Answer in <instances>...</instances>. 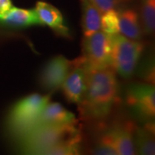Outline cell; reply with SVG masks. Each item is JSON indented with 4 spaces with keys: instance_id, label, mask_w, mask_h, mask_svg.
<instances>
[{
    "instance_id": "obj_6",
    "label": "cell",
    "mask_w": 155,
    "mask_h": 155,
    "mask_svg": "<svg viewBox=\"0 0 155 155\" xmlns=\"http://www.w3.org/2000/svg\"><path fill=\"white\" fill-rule=\"evenodd\" d=\"M126 103L138 117L152 121L155 115V91L153 85L138 84L127 89Z\"/></svg>"
},
{
    "instance_id": "obj_10",
    "label": "cell",
    "mask_w": 155,
    "mask_h": 155,
    "mask_svg": "<svg viewBox=\"0 0 155 155\" xmlns=\"http://www.w3.org/2000/svg\"><path fill=\"white\" fill-rule=\"evenodd\" d=\"M40 124L71 126L77 125V119L73 113L67 110L59 103L49 104L48 102L39 116L37 125Z\"/></svg>"
},
{
    "instance_id": "obj_9",
    "label": "cell",
    "mask_w": 155,
    "mask_h": 155,
    "mask_svg": "<svg viewBox=\"0 0 155 155\" xmlns=\"http://www.w3.org/2000/svg\"><path fill=\"white\" fill-rule=\"evenodd\" d=\"M134 127L130 122L118 123L108 129V133L113 140L118 154L133 155L135 153L134 145Z\"/></svg>"
},
{
    "instance_id": "obj_1",
    "label": "cell",
    "mask_w": 155,
    "mask_h": 155,
    "mask_svg": "<svg viewBox=\"0 0 155 155\" xmlns=\"http://www.w3.org/2000/svg\"><path fill=\"white\" fill-rule=\"evenodd\" d=\"M117 93L118 84L113 67H87L86 90L79 104L82 116L90 120H104L116 104Z\"/></svg>"
},
{
    "instance_id": "obj_8",
    "label": "cell",
    "mask_w": 155,
    "mask_h": 155,
    "mask_svg": "<svg viewBox=\"0 0 155 155\" xmlns=\"http://www.w3.org/2000/svg\"><path fill=\"white\" fill-rule=\"evenodd\" d=\"M73 66V62L64 56H56L50 60L40 74L41 86L46 91H54L61 88L65 78Z\"/></svg>"
},
{
    "instance_id": "obj_15",
    "label": "cell",
    "mask_w": 155,
    "mask_h": 155,
    "mask_svg": "<svg viewBox=\"0 0 155 155\" xmlns=\"http://www.w3.org/2000/svg\"><path fill=\"white\" fill-rule=\"evenodd\" d=\"M81 4L83 33L84 36H89L101 29V12L90 0H81Z\"/></svg>"
},
{
    "instance_id": "obj_16",
    "label": "cell",
    "mask_w": 155,
    "mask_h": 155,
    "mask_svg": "<svg viewBox=\"0 0 155 155\" xmlns=\"http://www.w3.org/2000/svg\"><path fill=\"white\" fill-rule=\"evenodd\" d=\"M142 31L153 34L155 28V0H142L140 6Z\"/></svg>"
},
{
    "instance_id": "obj_5",
    "label": "cell",
    "mask_w": 155,
    "mask_h": 155,
    "mask_svg": "<svg viewBox=\"0 0 155 155\" xmlns=\"http://www.w3.org/2000/svg\"><path fill=\"white\" fill-rule=\"evenodd\" d=\"M83 54L82 57L87 67H112L111 35L99 30L89 36H84Z\"/></svg>"
},
{
    "instance_id": "obj_2",
    "label": "cell",
    "mask_w": 155,
    "mask_h": 155,
    "mask_svg": "<svg viewBox=\"0 0 155 155\" xmlns=\"http://www.w3.org/2000/svg\"><path fill=\"white\" fill-rule=\"evenodd\" d=\"M78 136L80 134L76 125L40 124L19 140L18 143L25 154H47L51 148Z\"/></svg>"
},
{
    "instance_id": "obj_14",
    "label": "cell",
    "mask_w": 155,
    "mask_h": 155,
    "mask_svg": "<svg viewBox=\"0 0 155 155\" xmlns=\"http://www.w3.org/2000/svg\"><path fill=\"white\" fill-rule=\"evenodd\" d=\"M153 124L148 123L144 127H134V145L139 153L145 155L154 154L155 146L153 137Z\"/></svg>"
},
{
    "instance_id": "obj_12",
    "label": "cell",
    "mask_w": 155,
    "mask_h": 155,
    "mask_svg": "<svg viewBox=\"0 0 155 155\" xmlns=\"http://www.w3.org/2000/svg\"><path fill=\"white\" fill-rule=\"evenodd\" d=\"M0 22L12 27H28L41 24L35 10L19 9L17 7H12L5 16L0 17Z\"/></svg>"
},
{
    "instance_id": "obj_11",
    "label": "cell",
    "mask_w": 155,
    "mask_h": 155,
    "mask_svg": "<svg viewBox=\"0 0 155 155\" xmlns=\"http://www.w3.org/2000/svg\"><path fill=\"white\" fill-rule=\"evenodd\" d=\"M35 12L41 24L48 25L57 33L68 35V28L65 25L63 16L57 8L46 2L40 1L35 5Z\"/></svg>"
},
{
    "instance_id": "obj_3",
    "label": "cell",
    "mask_w": 155,
    "mask_h": 155,
    "mask_svg": "<svg viewBox=\"0 0 155 155\" xmlns=\"http://www.w3.org/2000/svg\"><path fill=\"white\" fill-rule=\"evenodd\" d=\"M49 96L34 93L20 99L12 106L7 116V131L12 138L19 140L37 125L39 116Z\"/></svg>"
},
{
    "instance_id": "obj_20",
    "label": "cell",
    "mask_w": 155,
    "mask_h": 155,
    "mask_svg": "<svg viewBox=\"0 0 155 155\" xmlns=\"http://www.w3.org/2000/svg\"><path fill=\"white\" fill-rule=\"evenodd\" d=\"M98 11L103 14L106 11L113 10L117 4V0H90Z\"/></svg>"
},
{
    "instance_id": "obj_19",
    "label": "cell",
    "mask_w": 155,
    "mask_h": 155,
    "mask_svg": "<svg viewBox=\"0 0 155 155\" xmlns=\"http://www.w3.org/2000/svg\"><path fill=\"white\" fill-rule=\"evenodd\" d=\"M94 154L97 155H116L118 154L117 150L113 140L110 137L108 131H106L104 134L101 137L98 143L96 145L93 149Z\"/></svg>"
},
{
    "instance_id": "obj_7",
    "label": "cell",
    "mask_w": 155,
    "mask_h": 155,
    "mask_svg": "<svg viewBox=\"0 0 155 155\" xmlns=\"http://www.w3.org/2000/svg\"><path fill=\"white\" fill-rule=\"evenodd\" d=\"M87 67L83 57L73 62V66L61 85L68 102L79 105L83 101L86 90Z\"/></svg>"
},
{
    "instance_id": "obj_4",
    "label": "cell",
    "mask_w": 155,
    "mask_h": 155,
    "mask_svg": "<svg viewBox=\"0 0 155 155\" xmlns=\"http://www.w3.org/2000/svg\"><path fill=\"white\" fill-rule=\"evenodd\" d=\"M112 38V67L122 78L131 77L143 50L138 41L128 39L120 34Z\"/></svg>"
},
{
    "instance_id": "obj_21",
    "label": "cell",
    "mask_w": 155,
    "mask_h": 155,
    "mask_svg": "<svg viewBox=\"0 0 155 155\" xmlns=\"http://www.w3.org/2000/svg\"><path fill=\"white\" fill-rule=\"evenodd\" d=\"M12 7L11 0H0V17L5 16Z\"/></svg>"
},
{
    "instance_id": "obj_18",
    "label": "cell",
    "mask_w": 155,
    "mask_h": 155,
    "mask_svg": "<svg viewBox=\"0 0 155 155\" xmlns=\"http://www.w3.org/2000/svg\"><path fill=\"white\" fill-rule=\"evenodd\" d=\"M101 29L109 35L119 34V13L114 9L101 15Z\"/></svg>"
},
{
    "instance_id": "obj_17",
    "label": "cell",
    "mask_w": 155,
    "mask_h": 155,
    "mask_svg": "<svg viewBox=\"0 0 155 155\" xmlns=\"http://www.w3.org/2000/svg\"><path fill=\"white\" fill-rule=\"evenodd\" d=\"M81 148V137L64 141L48 151V155H74L78 154Z\"/></svg>"
},
{
    "instance_id": "obj_13",
    "label": "cell",
    "mask_w": 155,
    "mask_h": 155,
    "mask_svg": "<svg viewBox=\"0 0 155 155\" xmlns=\"http://www.w3.org/2000/svg\"><path fill=\"white\" fill-rule=\"evenodd\" d=\"M119 13V34L134 41H138L142 35V28L139 21L138 14L127 9Z\"/></svg>"
}]
</instances>
